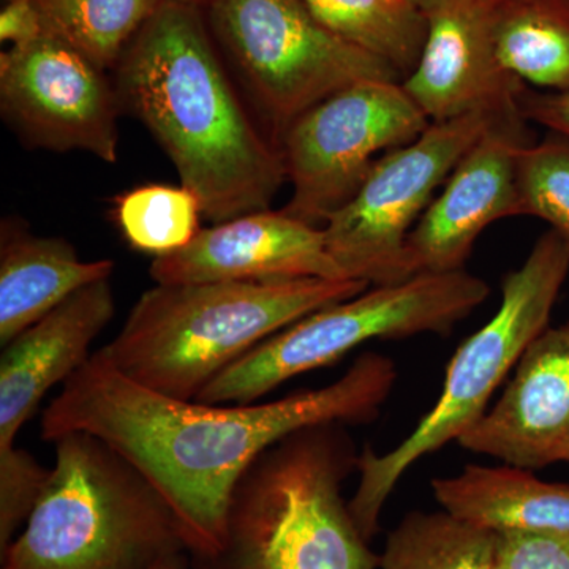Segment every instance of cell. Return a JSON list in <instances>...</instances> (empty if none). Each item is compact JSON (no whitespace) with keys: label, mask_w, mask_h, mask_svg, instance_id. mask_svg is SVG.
Segmentation results:
<instances>
[{"label":"cell","mask_w":569,"mask_h":569,"mask_svg":"<svg viewBox=\"0 0 569 569\" xmlns=\"http://www.w3.org/2000/svg\"><path fill=\"white\" fill-rule=\"evenodd\" d=\"M396 378L388 356L365 353L328 387L268 403H204L134 383L100 348L43 411L41 438L88 432L107 441L159 489L189 552L209 565L222 553L231 493L254 459L302 427L376 421Z\"/></svg>","instance_id":"1"},{"label":"cell","mask_w":569,"mask_h":569,"mask_svg":"<svg viewBox=\"0 0 569 569\" xmlns=\"http://www.w3.org/2000/svg\"><path fill=\"white\" fill-rule=\"evenodd\" d=\"M114 73L121 110L148 127L206 219L271 209L282 156L247 114L200 7L164 0Z\"/></svg>","instance_id":"2"},{"label":"cell","mask_w":569,"mask_h":569,"mask_svg":"<svg viewBox=\"0 0 569 569\" xmlns=\"http://www.w3.org/2000/svg\"><path fill=\"white\" fill-rule=\"evenodd\" d=\"M355 279L157 283L102 350L141 387L194 400L269 337L323 307L365 293Z\"/></svg>","instance_id":"3"},{"label":"cell","mask_w":569,"mask_h":569,"mask_svg":"<svg viewBox=\"0 0 569 569\" xmlns=\"http://www.w3.org/2000/svg\"><path fill=\"white\" fill-rule=\"evenodd\" d=\"M359 452L342 422L302 427L254 459L231 493L213 569H378L343 498Z\"/></svg>","instance_id":"4"},{"label":"cell","mask_w":569,"mask_h":569,"mask_svg":"<svg viewBox=\"0 0 569 569\" xmlns=\"http://www.w3.org/2000/svg\"><path fill=\"white\" fill-rule=\"evenodd\" d=\"M36 507L3 550L2 569H153L189 552L159 489L102 438H54Z\"/></svg>","instance_id":"5"},{"label":"cell","mask_w":569,"mask_h":569,"mask_svg":"<svg viewBox=\"0 0 569 569\" xmlns=\"http://www.w3.org/2000/svg\"><path fill=\"white\" fill-rule=\"evenodd\" d=\"M569 274V242L552 230L539 236L523 264L501 282L496 316L468 337L452 356L436 406L406 440L378 455L366 447L358 458V488L348 501L366 539L380 530V515L397 482L419 459L458 441L489 410L527 347L549 328L550 313Z\"/></svg>","instance_id":"6"},{"label":"cell","mask_w":569,"mask_h":569,"mask_svg":"<svg viewBox=\"0 0 569 569\" xmlns=\"http://www.w3.org/2000/svg\"><path fill=\"white\" fill-rule=\"evenodd\" d=\"M489 295V284L466 269L373 287L269 337L212 380L197 400L254 403L284 381L332 365L369 340L448 335Z\"/></svg>","instance_id":"7"},{"label":"cell","mask_w":569,"mask_h":569,"mask_svg":"<svg viewBox=\"0 0 569 569\" xmlns=\"http://www.w3.org/2000/svg\"><path fill=\"white\" fill-rule=\"evenodd\" d=\"M206 22L271 129L365 81L402 82L387 61L340 39L302 0H211Z\"/></svg>","instance_id":"8"},{"label":"cell","mask_w":569,"mask_h":569,"mask_svg":"<svg viewBox=\"0 0 569 569\" xmlns=\"http://www.w3.org/2000/svg\"><path fill=\"white\" fill-rule=\"evenodd\" d=\"M498 112L475 111L432 122L417 140L373 163L355 197L323 227L328 252L348 279L373 287L410 279L407 236Z\"/></svg>","instance_id":"9"},{"label":"cell","mask_w":569,"mask_h":569,"mask_svg":"<svg viewBox=\"0 0 569 569\" xmlns=\"http://www.w3.org/2000/svg\"><path fill=\"white\" fill-rule=\"evenodd\" d=\"M402 82L365 81L310 108L277 141L293 187L282 211L318 227L346 206L381 156L430 126Z\"/></svg>","instance_id":"10"},{"label":"cell","mask_w":569,"mask_h":569,"mask_svg":"<svg viewBox=\"0 0 569 569\" xmlns=\"http://www.w3.org/2000/svg\"><path fill=\"white\" fill-rule=\"evenodd\" d=\"M0 111L32 148L118 162L122 110L114 82L58 37L43 33L2 52Z\"/></svg>","instance_id":"11"},{"label":"cell","mask_w":569,"mask_h":569,"mask_svg":"<svg viewBox=\"0 0 569 569\" xmlns=\"http://www.w3.org/2000/svg\"><path fill=\"white\" fill-rule=\"evenodd\" d=\"M535 141L537 134L518 104L498 112L407 236L410 279L463 271L479 234L497 220L518 217L516 162Z\"/></svg>","instance_id":"12"},{"label":"cell","mask_w":569,"mask_h":569,"mask_svg":"<svg viewBox=\"0 0 569 569\" xmlns=\"http://www.w3.org/2000/svg\"><path fill=\"white\" fill-rule=\"evenodd\" d=\"M149 274L163 284L348 279L323 228L271 209L213 223L178 252L153 258Z\"/></svg>","instance_id":"13"},{"label":"cell","mask_w":569,"mask_h":569,"mask_svg":"<svg viewBox=\"0 0 569 569\" xmlns=\"http://www.w3.org/2000/svg\"><path fill=\"white\" fill-rule=\"evenodd\" d=\"M496 3L440 0L425 11V50L402 88L430 122L515 107L526 82L498 61L492 28Z\"/></svg>","instance_id":"14"},{"label":"cell","mask_w":569,"mask_h":569,"mask_svg":"<svg viewBox=\"0 0 569 569\" xmlns=\"http://www.w3.org/2000/svg\"><path fill=\"white\" fill-rule=\"evenodd\" d=\"M458 443L531 471L569 462V321L527 347L496 406Z\"/></svg>","instance_id":"15"},{"label":"cell","mask_w":569,"mask_h":569,"mask_svg":"<svg viewBox=\"0 0 569 569\" xmlns=\"http://www.w3.org/2000/svg\"><path fill=\"white\" fill-rule=\"evenodd\" d=\"M110 279L88 284L7 343L0 358V452L32 418L43 397L91 358V346L114 317Z\"/></svg>","instance_id":"16"},{"label":"cell","mask_w":569,"mask_h":569,"mask_svg":"<svg viewBox=\"0 0 569 569\" xmlns=\"http://www.w3.org/2000/svg\"><path fill=\"white\" fill-rule=\"evenodd\" d=\"M114 261H81L62 238L3 222L0 234V346L51 313L88 284L111 279Z\"/></svg>","instance_id":"17"},{"label":"cell","mask_w":569,"mask_h":569,"mask_svg":"<svg viewBox=\"0 0 569 569\" xmlns=\"http://www.w3.org/2000/svg\"><path fill=\"white\" fill-rule=\"evenodd\" d=\"M443 511L493 533L569 538V486L546 482L515 466H467L432 481Z\"/></svg>","instance_id":"18"},{"label":"cell","mask_w":569,"mask_h":569,"mask_svg":"<svg viewBox=\"0 0 569 569\" xmlns=\"http://www.w3.org/2000/svg\"><path fill=\"white\" fill-rule=\"evenodd\" d=\"M498 61L526 84L569 91V0H497Z\"/></svg>","instance_id":"19"},{"label":"cell","mask_w":569,"mask_h":569,"mask_svg":"<svg viewBox=\"0 0 569 569\" xmlns=\"http://www.w3.org/2000/svg\"><path fill=\"white\" fill-rule=\"evenodd\" d=\"M340 39L383 59L403 80L418 66L427 40L425 11L410 0H302Z\"/></svg>","instance_id":"20"},{"label":"cell","mask_w":569,"mask_h":569,"mask_svg":"<svg viewBox=\"0 0 569 569\" xmlns=\"http://www.w3.org/2000/svg\"><path fill=\"white\" fill-rule=\"evenodd\" d=\"M164 0H36L44 33L58 37L100 70H114Z\"/></svg>","instance_id":"21"},{"label":"cell","mask_w":569,"mask_h":569,"mask_svg":"<svg viewBox=\"0 0 569 569\" xmlns=\"http://www.w3.org/2000/svg\"><path fill=\"white\" fill-rule=\"evenodd\" d=\"M497 533L447 511L410 512L389 533L378 569H492Z\"/></svg>","instance_id":"22"},{"label":"cell","mask_w":569,"mask_h":569,"mask_svg":"<svg viewBox=\"0 0 569 569\" xmlns=\"http://www.w3.org/2000/svg\"><path fill=\"white\" fill-rule=\"evenodd\" d=\"M203 206L187 187L149 183L116 200L123 238L138 252L163 257L178 252L200 233Z\"/></svg>","instance_id":"23"},{"label":"cell","mask_w":569,"mask_h":569,"mask_svg":"<svg viewBox=\"0 0 569 569\" xmlns=\"http://www.w3.org/2000/svg\"><path fill=\"white\" fill-rule=\"evenodd\" d=\"M518 216L537 217L569 242V137L546 133L519 152Z\"/></svg>","instance_id":"24"},{"label":"cell","mask_w":569,"mask_h":569,"mask_svg":"<svg viewBox=\"0 0 569 569\" xmlns=\"http://www.w3.org/2000/svg\"><path fill=\"white\" fill-rule=\"evenodd\" d=\"M50 468L14 447L0 452V553L9 548L36 507Z\"/></svg>","instance_id":"25"},{"label":"cell","mask_w":569,"mask_h":569,"mask_svg":"<svg viewBox=\"0 0 569 569\" xmlns=\"http://www.w3.org/2000/svg\"><path fill=\"white\" fill-rule=\"evenodd\" d=\"M492 569H569V538L498 533Z\"/></svg>","instance_id":"26"},{"label":"cell","mask_w":569,"mask_h":569,"mask_svg":"<svg viewBox=\"0 0 569 569\" xmlns=\"http://www.w3.org/2000/svg\"><path fill=\"white\" fill-rule=\"evenodd\" d=\"M516 104L530 123L569 137V91L539 92L523 84L516 96Z\"/></svg>","instance_id":"27"},{"label":"cell","mask_w":569,"mask_h":569,"mask_svg":"<svg viewBox=\"0 0 569 569\" xmlns=\"http://www.w3.org/2000/svg\"><path fill=\"white\" fill-rule=\"evenodd\" d=\"M43 21L36 0H6L0 11V40L14 44L31 43L43 36Z\"/></svg>","instance_id":"28"},{"label":"cell","mask_w":569,"mask_h":569,"mask_svg":"<svg viewBox=\"0 0 569 569\" xmlns=\"http://www.w3.org/2000/svg\"><path fill=\"white\" fill-rule=\"evenodd\" d=\"M153 569H189L187 568L186 557L179 556L174 557V559H170L160 563L159 567Z\"/></svg>","instance_id":"29"},{"label":"cell","mask_w":569,"mask_h":569,"mask_svg":"<svg viewBox=\"0 0 569 569\" xmlns=\"http://www.w3.org/2000/svg\"><path fill=\"white\" fill-rule=\"evenodd\" d=\"M410 2H413L419 10L426 11L429 10L430 7L436 6L437 2H440V0H410Z\"/></svg>","instance_id":"30"},{"label":"cell","mask_w":569,"mask_h":569,"mask_svg":"<svg viewBox=\"0 0 569 569\" xmlns=\"http://www.w3.org/2000/svg\"><path fill=\"white\" fill-rule=\"evenodd\" d=\"M174 2L186 3V6L203 7L208 6L211 0H174Z\"/></svg>","instance_id":"31"}]
</instances>
